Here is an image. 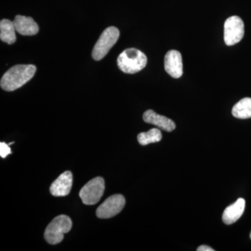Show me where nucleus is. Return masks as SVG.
<instances>
[{"label":"nucleus","mask_w":251,"mask_h":251,"mask_svg":"<svg viewBox=\"0 0 251 251\" xmlns=\"http://www.w3.org/2000/svg\"><path fill=\"white\" fill-rule=\"evenodd\" d=\"M120 34V31L115 27H108L103 31L92 50V55L94 60L99 61L105 57L116 44Z\"/></svg>","instance_id":"obj_4"},{"label":"nucleus","mask_w":251,"mask_h":251,"mask_svg":"<svg viewBox=\"0 0 251 251\" xmlns=\"http://www.w3.org/2000/svg\"><path fill=\"white\" fill-rule=\"evenodd\" d=\"M232 115L236 118L245 120L251 117V98H244L234 105Z\"/></svg>","instance_id":"obj_14"},{"label":"nucleus","mask_w":251,"mask_h":251,"mask_svg":"<svg viewBox=\"0 0 251 251\" xmlns=\"http://www.w3.org/2000/svg\"><path fill=\"white\" fill-rule=\"evenodd\" d=\"M198 251H214V249L206 245H202L197 249Z\"/></svg>","instance_id":"obj_17"},{"label":"nucleus","mask_w":251,"mask_h":251,"mask_svg":"<svg viewBox=\"0 0 251 251\" xmlns=\"http://www.w3.org/2000/svg\"><path fill=\"white\" fill-rule=\"evenodd\" d=\"M162 139V133L158 128H151L148 132H143L138 135V140L143 146L149 144L158 143Z\"/></svg>","instance_id":"obj_15"},{"label":"nucleus","mask_w":251,"mask_h":251,"mask_svg":"<svg viewBox=\"0 0 251 251\" xmlns=\"http://www.w3.org/2000/svg\"><path fill=\"white\" fill-rule=\"evenodd\" d=\"M36 67L33 64H19L9 69L1 77L0 85L6 92H13L23 87L34 77Z\"/></svg>","instance_id":"obj_1"},{"label":"nucleus","mask_w":251,"mask_h":251,"mask_svg":"<svg viewBox=\"0 0 251 251\" xmlns=\"http://www.w3.org/2000/svg\"><path fill=\"white\" fill-rule=\"evenodd\" d=\"M144 121L146 123L156 126L160 129L171 132L176 128V125L168 117L158 115L152 110H148L143 115Z\"/></svg>","instance_id":"obj_10"},{"label":"nucleus","mask_w":251,"mask_h":251,"mask_svg":"<svg viewBox=\"0 0 251 251\" xmlns=\"http://www.w3.org/2000/svg\"><path fill=\"white\" fill-rule=\"evenodd\" d=\"M164 67L166 72L174 78H179L183 74L182 57L179 51L172 50L165 56Z\"/></svg>","instance_id":"obj_8"},{"label":"nucleus","mask_w":251,"mask_h":251,"mask_svg":"<svg viewBox=\"0 0 251 251\" xmlns=\"http://www.w3.org/2000/svg\"><path fill=\"white\" fill-rule=\"evenodd\" d=\"M72 226L69 216L60 215L54 218L46 227L44 233L46 242L52 245L59 244L64 239V234L70 232Z\"/></svg>","instance_id":"obj_3"},{"label":"nucleus","mask_w":251,"mask_h":251,"mask_svg":"<svg viewBox=\"0 0 251 251\" xmlns=\"http://www.w3.org/2000/svg\"><path fill=\"white\" fill-rule=\"evenodd\" d=\"M14 23L16 31L21 35L33 36L39 32V25L32 18L18 15L15 18Z\"/></svg>","instance_id":"obj_11"},{"label":"nucleus","mask_w":251,"mask_h":251,"mask_svg":"<svg viewBox=\"0 0 251 251\" xmlns=\"http://www.w3.org/2000/svg\"><path fill=\"white\" fill-rule=\"evenodd\" d=\"M105 191V181L100 176L90 180L80 190L79 196L83 204L94 205L100 201Z\"/></svg>","instance_id":"obj_5"},{"label":"nucleus","mask_w":251,"mask_h":251,"mask_svg":"<svg viewBox=\"0 0 251 251\" xmlns=\"http://www.w3.org/2000/svg\"><path fill=\"white\" fill-rule=\"evenodd\" d=\"M250 237H251V234H250Z\"/></svg>","instance_id":"obj_18"},{"label":"nucleus","mask_w":251,"mask_h":251,"mask_svg":"<svg viewBox=\"0 0 251 251\" xmlns=\"http://www.w3.org/2000/svg\"><path fill=\"white\" fill-rule=\"evenodd\" d=\"M246 201L239 198L237 202L226 207L223 214V221L226 225H231L240 219L245 209Z\"/></svg>","instance_id":"obj_12"},{"label":"nucleus","mask_w":251,"mask_h":251,"mask_svg":"<svg viewBox=\"0 0 251 251\" xmlns=\"http://www.w3.org/2000/svg\"><path fill=\"white\" fill-rule=\"evenodd\" d=\"M244 36V23L239 16H231L224 24V41L226 45L232 46L242 41Z\"/></svg>","instance_id":"obj_6"},{"label":"nucleus","mask_w":251,"mask_h":251,"mask_svg":"<svg viewBox=\"0 0 251 251\" xmlns=\"http://www.w3.org/2000/svg\"><path fill=\"white\" fill-rule=\"evenodd\" d=\"M148 64L147 56L136 49L124 50L117 58V65L122 72L134 74L143 70Z\"/></svg>","instance_id":"obj_2"},{"label":"nucleus","mask_w":251,"mask_h":251,"mask_svg":"<svg viewBox=\"0 0 251 251\" xmlns=\"http://www.w3.org/2000/svg\"><path fill=\"white\" fill-rule=\"evenodd\" d=\"M125 204L126 200L122 195H113L99 206L96 214L99 219H110L121 212Z\"/></svg>","instance_id":"obj_7"},{"label":"nucleus","mask_w":251,"mask_h":251,"mask_svg":"<svg viewBox=\"0 0 251 251\" xmlns=\"http://www.w3.org/2000/svg\"><path fill=\"white\" fill-rule=\"evenodd\" d=\"M16 27L14 22L8 19L1 20L0 22V39L9 45L14 44L16 41Z\"/></svg>","instance_id":"obj_13"},{"label":"nucleus","mask_w":251,"mask_h":251,"mask_svg":"<svg viewBox=\"0 0 251 251\" xmlns=\"http://www.w3.org/2000/svg\"><path fill=\"white\" fill-rule=\"evenodd\" d=\"M11 150L9 145L5 143H0V156L1 158H5L9 154H11Z\"/></svg>","instance_id":"obj_16"},{"label":"nucleus","mask_w":251,"mask_h":251,"mask_svg":"<svg viewBox=\"0 0 251 251\" xmlns=\"http://www.w3.org/2000/svg\"><path fill=\"white\" fill-rule=\"evenodd\" d=\"M72 185V173L70 171H66L51 184L50 191L55 197H64L71 192Z\"/></svg>","instance_id":"obj_9"}]
</instances>
